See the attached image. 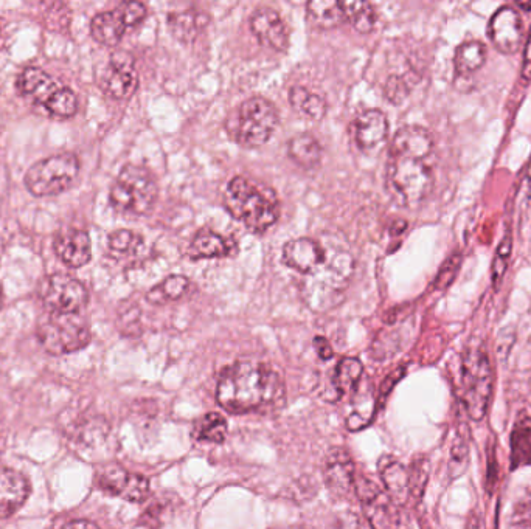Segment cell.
Returning <instances> with one entry per match:
<instances>
[{"label": "cell", "mask_w": 531, "mask_h": 529, "mask_svg": "<svg viewBox=\"0 0 531 529\" xmlns=\"http://www.w3.org/2000/svg\"><path fill=\"white\" fill-rule=\"evenodd\" d=\"M209 22L207 14L202 11L187 10L181 13H171L168 16V25L176 39L182 42L195 41L199 33L204 30Z\"/></svg>", "instance_id": "4316f807"}, {"label": "cell", "mask_w": 531, "mask_h": 529, "mask_svg": "<svg viewBox=\"0 0 531 529\" xmlns=\"http://www.w3.org/2000/svg\"><path fill=\"white\" fill-rule=\"evenodd\" d=\"M494 374L483 346H468L462 357V401L472 421H482L490 408Z\"/></svg>", "instance_id": "5b68a950"}, {"label": "cell", "mask_w": 531, "mask_h": 529, "mask_svg": "<svg viewBox=\"0 0 531 529\" xmlns=\"http://www.w3.org/2000/svg\"><path fill=\"white\" fill-rule=\"evenodd\" d=\"M323 474H325L328 489L336 497H348L356 485L353 460L344 449H339V447L328 453Z\"/></svg>", "instance_id": "ffe728a7"}, {"label": "cell", "mask_w": 531, "mask_h": 529, "mask_svg": "<svg viewBox=\"0 0 531 529\" xmlns=\"http://www.w3.org/2000/svg\"><path fill=\"white\" fill-rule=\"evenodd\" d=\"M224 205L233 218L243 222L250 232L264 233L278 219V198L272 188L236 176L227 185Z\"/></svg>", "instance_id": "3957f363"}, {"label": "cell", "mask_w": 531, "mask_h": 529, "mask_svg": "<svg viewBox=\"0 0 531 529\" xmlns=\"http://www.w3.org/2000/svg\"><path fill=\"white\" fill-rule=\"evenodd\" d=\"M190 289V281L182 275H170L167 280L157 284L146 294V300L153 305H165L167 301H176L184 297Z\"/></svg>", "instance_id": "d6a6232c"}, {"label": "cell", "mask_w": 531, "mask_h": 529, "mask_svg": "<svg viewBox=\"0 0 531 529\" xmlns=\"http://www.w3.org/2000/svg\"><path fill=\"white\" fill-rule=\"evenodd\" d=\"M466 529H483L479 517L472 516L471 519H469L468 525H466Z\"/></svg>", "instance_id": "bcb514c9"}, {"label": "cell", "mask_w": 531, "mask_h": 529, "mask_svg": "<svg viewBox=\"0 0 531 529\" xmlns=\"http://www.w3.org/2000/svg\"><path fill=\"white\" fill-rule=\"evenodd\" d=\"M36 336L53 356L77 353L91 342V331L80 314L47 312L39 320Z\"/></svg>", "instance_id": "ba28073f"}, {"label": "cell", "mask_w": 531, "mask_h": 529, "mask_svg": "<svg viewBox=\"0 0 531 529\" xmlns=\"http://www.w3.org/2000/svg\"><path fill=\"white\" fill-rule=\"evenodd\" d=\"M354 491L364 509L365 519L373 529H398L400 528V509L392 498L382 492L373 481L368 478H358Z\"/></svg>", "instance_id": "7c38bea8"}, {"label": "cell", "mask_w": 531, "mask_h": 529, "mask_svg": "<svg viewBox=\"0 0 531 529\" xmlns=\"http://www.w3.org/2000/svg\"><path fill=\"white\" fill-rule=\"evenodd\" d=\"M216 399L235 415L272 412L285 404V385L268 365L238 362L219 377Z\"/></svg>", "instance_id": "6da1fadb"}, {"label": "cell", "mask_w": 531, "mask_h": 529, "mask_svg": "<svg viewBox=\"0 0 531 529\" xmlns=\"http://www.w3.org/2000/svg\"><path fill=\"white\" fill-rule=\"evenodd\" d=\"M30 483L13 469H0V519L13 516L27 502Z\"/></svg>", "instance_id": "7402d4cb"}, {"label": "cell", "mask_w": 531, "mask_h": 529, "mask_svg": "<svg viewBox=\"0 0 531 529\" xmlns=\"http://www.w3.org/2000/svg\"><path fill=\"white\" fill-rule=\"evenodd\" d=\"M491 42L500 53L513 55L521 49L524 39V25L518 11L511 7H502L491 18L490 28Z\"/></svg>", "instance_id": "9a60e30c"}, {"label": "cell", "mask_w": 531, "mask_h": 529, "mask_svg": "<svg viewBox=\"0 0 531 529\" xmlns=\"http://www.w3.org/2000/svg\"><path fill=\"white\" fill-rule=\"evenodd\" d=\"M18 90L22 97L42 106L52 117L70 118L77 114V94L39 67L30 66L22 70Z\"/></svg>", "instance_id": "8992f818"}, {"label": "cell", "mask_w": 531, "mask_h": 529, "mask_svg": "<svg viewBox=\"0 0 531 529\" xmlns=\"http://www.w3.org/2000/svg\"><path fill=\"white\" fill-rule=\"evenodd\" d=\"M278 126V111L274 103L263 97H252L241 104L236 118V140L244 148L266 145Z\"/></svg>", "instance_id": "30bf717a"}, {"label": "cell", "mask_w": 531, "mask_h": 529, "mask_svg": "<svg viewBox=\"0 0 531 529\" xmlns=\"http://www.w3.org/2000/svg\"><path fill=\"white\" fill-rule=\"evenodd\" d=\"M342 10H344L345 19L353 25L356 32L370 33L376 24V11L372 4L362 2V0H348V2H341Z\"/></svg>", "instance_id": "1f68e13d"}, {"label": "cell", "mask_w": 531, "mask_h": 529, "mask_svg": "<svg viewBox=\"0 0 531 529\" xmlns=\"http://www.w3.org/2000/svg\"><path fill=\"white\" fill-rule=\"evenodd\" d=\"M518 7L522 8V10H531V4H522V2H519Z\"/></svg>", "instance_id": "7dc6e473"}, {"label": "cell", "mask_w": 531, "mask_h": 529, "mask_svg": "<svg viewBox=\"0 0 531 529\" xmlns=\"http://www.w3.org/2000/svg\"><path fill=\"white\" fill-rule=\"evenodd\" d=\"M196 436L205 443H223L227 436L226 418L218 413H209L196 427Z\"/></svg>", "instance_id": "836d02e7"}, {"label": "cell", "mask_w": 531, "mask_h": 529, "mask_svg": "<svg viewBox=\"0 0 531 529\" xmlns=\"http://www.w3.org/2000/svg\"><path fill=\"white\" fill-rule=\"evenodd\" d=\"M95 483L105 494L123 498L126 502L142 503L150 495V481L142 475L129 474L120 466L100 469Z\"/></svg>", "instance_id": "4fadbf2b"}, {"label": "cell", "mask_w": 531, "mask_h": 529, "mask_svg": "<svg viewBox=\"0 0 531 529\" xmlns=\"http://www.w3.org/2000/svg\"><path fill=\"white\" fill-rule=\"evenodd\" d=\"M0 308H2V286H0Z\"/></svg>", "instance_id": "c3c4849f"}, {"label": "cell", "mask_w": 531, "mask_h": 529, "mask_svg": "<svg viewBox=\"0 0 531 529\" xmlns=\"http://www.w3.org/2000/svg\"><path fill=\"white\" fill-rule=\"evenodd\" d=\"M309 24L319 30H331L344 22L345 14L341 2L336 0H311L306 5Z\"/></svg>", "instance_id": "484cf974"}, {"label": "cell", "mask_w": 531, "mask_h": 529, "mask_svg": "<svg viewBox=\"0 0 531 529\" xmlns=\"http://www.w3.org/2000/svg\"><path fill=\"white\" fill-rule=\"evenodd\" d=\"M511 253V236L507 235L502 241V244L497 250L496 260H494L493 277L494 284H499L500 278L504 277V272L507 270L508 258Z\"/></svg>", "instance_id": "f35d334b"}, {"label": "cell", "mask_w": 531, "mask_h": 529, "mask_svg": "<svg viewBox=\"0 0 531 529\" xmlns=\"http://www.w3.org/2000/svg\"><path fill=\"white\" fill-rule=\"evenodd\" d=\"M288 154L297 165L314 168L322 159V146L313 135L300 134L288 143Z\"/></svg>", "instance_id": "4dcf8cb0"}, {"label": "cell", "mask_w": 531, "mask_h": 529, "mask_svg": "<svg viewBox=\"0 0 531 529\" xmlns=\"http://www.w3.org/2000/svg\"><path fill=\"white\" fill-rule=\"evenodd\" d=\"M128 28L122 11L117 7L115 10L103 11L92 19L91 35L100 44L115 47L122 42Z\"/></svg>", "instance_id": "cb8c5ba5"}, {"label": "cell", "mask_w": 531, "mask_h": 529, "mask_svg": "<svg viewBox=\"0 0 531 529\" xmlns=\"http://www.w3.org/2000/svg\"><path fill=\"white\" fill-rule=\"evenodd\" d=\"M468 443L463 440H457L451 455V474L462 475L468 467Z\"/></svg>", "instance_id": "ab89813d"}, {"label": "cell", "mask_w": 531, "mask_h": 529, "mask_svg": "<svg viewBox=\"0 0 531 529\" xmlns=\"http://www.w3.org/2000/svg\"><path fill=\"white\" fill-rule=\"evenodd\" d=\"M39 297L49 312L80 314L89 301V292L77 278L66 274H53L42 281Z\"/></svg>", "instance_id": "8fae6325"}, {"label": "cell", "mask_w": 531, "mask_h": 529, "mask_svg": "<svg viewBox=\"0 0 531 529\" xmlns=\"http://www.w3.org/2000/svg\"><path fill=\"white\" fill-rule=\"evenodd\" d=\"M522 78L531 81V28L527 42H525L524 64H522Z\"/></svg>", "instance_id": "ee69618b"}, {"label": "cell", "mask_w": 531, "mask_h": 529, "mask_svg": "<svg viewBox=\"0 0 531 529\" xmlns=\"http://www.w3.org/2000/svg\"><path fill=\"white\" fill-rule=\"evenodd\" d=\"M142 244V236L131 230H117L109 235V249L117 253L136 252Z\"/></svg>", "instance_id": "d590c367"}, {"label": "cell", "mask_w": 531, "mask_h": 529, "mask_svg": "<svg viewBox=\"0 0 531 529\" xmlns=\"http://www.w3.org/2000/svg\"><path fill=\"white\" fill-rule=\"evenodd\" d=\"M235 249L236 244L232 238H224L212 230L202 229L191 241L188 256L193 261L213 260V258H226L232 255Z\"/></svg>", "instance_id": "603a6c76"}, {"label": "cell", "mask_w": 531, "mask_h": 529, "mask_svg": "<svg viewBox=\"0 0 531 529\" xmlns=\"http://www.w3.org/2000/svg\"><path fill=\"white\" fill-rule=\"evenodd\" d=\"M118 10L122 11L123 18H125L129 28L142 24L146 14H148L145 5L140 4V2H123V4L118 5Z\"/></svg>", "instance_id": "8d00e7d4"}, {"label": "cell", "mask_w": 531, "mask_h": 529, "mask_svg": "<svg viewBox=\"0 0 531 529\" xmlns=\"http://www.w3.org/2000/svg\"><path fill=\"white\" fill-rule=\"evenodd\" d=\"M78 173L80 159L75 154H55L30 166L24 184L35 198H52L69 190Z\"/></svg>", "instance_id": "9c48e42d"}, {"label": "cell", "mask_w": 531, "mask_h": 529, "mask_svg": "<svg viewBox=\"0 0 531 529\" xmlns=\"http://www.w3.org/2000/svg\"><path fill=\"white\" fill-rule=\"evenodd\" d=\"M351 131H353L354 143L358 145L362 153L370 154L373 151H379V148L386 143L387 135H389V120L386 114L379 109H367L354 118Z\"/></svg>", "instance_id": "e0dca14e"}, {"label": "cell", "mask_w": 531, "mask_h": 529, "mask_svg": "<svg viewBox=\"0 0 531 529\" xmlns=\"http://www.w3.org/2000/svg\"><path fill=\"white\" fill-rule=\"evenodd\" d=\"M250 28L261 44L275 52H286L289 47V28L277 10L260 7L250 16Z\"/></svg>", "instance_id": "2e32d148"}, {"label": "cell", "mask_w": 531, "mask_h": 529, "mask_svg": "<svg viewBox=\"0 0 531 529\" xmlns=\"http://www.w3.org/2000/svg\"><path fill=\"white\" fill-rule=\"evenodd\" d=\"M531 463V427L519 422L513 433V464Z\"/></svg>", "instance_id": "e575fe53"}, {"label": "cell", "mask_w": 531, "mask_h": 529, "mask_svg": "<svg viewBox=\"0 0 531 529\" xmlns=\"http://www.w3.org/2000/svg\"><path fill=\"white\" fill-rule=\"evenodd\" d=\"M381 477L387 489V495L392 498L396 505H404L410 495L409 471L403 464L389 460L382 464Z\"/></svg>", "instance_id": "d4e9b609"}, {"label": "cell", "mask_w": 531, "mask_h": 529, "mask_svg": "<svg viewBox=\"0 0 531 529\" xmlns=\"http://www.w3.org/2000/svg\"><path fill=\"white\" fill-rule=\"evenodd\" d=\"M319 241L325 249V256L316 270L303 277L300 292L309 309L325 312L341 305L344 300L353 278L354 260L350 250L336 243L333 236H322Z\"/></svg>", "instance_id": "7a4b0ae2"}, {"label": "cell", "mask_w": 531, "mask_h": 529, "mask_svg": "<svg viewBox=\"0 0 531 529\" xmlns=\"http://www.w3.org/2000/svg\"><path fill=\"white\" fill-rule=\"evenodd\" d=\"M314 348H316L317 354L322 360H330L334 356L333 348H331L325 337H316L314 339Z\"/></svg>", "instance_id": "7bdbcfd3"}, {"label": "cell", "mask_w": 531, "mask_h": 529, "mask_svg": "<svg viewBox=\"0 0 531 529\" xmlns=\"http://www.w3.org/2000/svg\"><path fill=\"white\" fill-rule=\"evenodd\" d=\"M59 529H100L95 523L89 522V520H75V522L67 523V525L61 526Z\"/></svg>", "instance_id": "f6af8a7d"}, {"label": "cell", "mask_w": 531, "mask_h": 529, "mask_svg": "<svg viewBox=\"0 0 531 529\" xmlns=\"http://www.w3.org/2000/svg\"><path fill=\"white\" fill-rule=\"evenodd\" d=\"M390 198L401 207H418L429 198L434 188L431 160L389 156L386 176Z\"/></svg>", "instance_id": "277c9868"}, {"label": "cell", "mask_w": 531, "mask_h": 529, "mask_svg": "<svg viewBox=\"0 0 531 529\" xmlns=\"http://www.w3.org/2000/svg\"><path fill=\"white\" fill-rule=\"evenodd\" d=\"M289 103L295 111L311 120H322L327 115V101L306 87H292L289 90Z\"/></svg>", "instance_id": "f546056e"}, {"label": "cell", "mask_w": 531, "mask_h": 529, "mask_svg": "<svg viewBox=\"0 0 531 529\" xmlns=\"http://www.w3.org/2000/svg\"><path fill=\"white\" fill-rule=\"evenodd\" d=\"M434 149V137L431 132L421 126L410 125L396 132L390 143V156L432 160Z\"/></svg>", "instance_id": "ac0fdd59"}, {"label": "cell", "mask_w": 531, "mask_h": 529, "mask_svg": "<svg viewBox=\"0 0 531 529\" xmlns=\"http://www.w3.org/2000/svg\"><path fill=\"white\" fill-rule=\"evenodd\" d=\"M53 250L70 269L86 266L92 258L91 236L84 230L67 229L56 235Z\"/></svg>", "instance_id": "d6986e66"}, {"label": "cell", "mask_w": 531, "mask_h": 529, "mask_svg": "<svg viewBox=\"0 0 531 529\" xmlns=\"http://www.w3.org/2000/svg\"><path fill=\"white\" fill-rule=\"evenodd\" d=\"M410 477V495H418L420 497L423 494L424 486L427 481V463L413 464L412 471L409 472Z\"/></svg>", "instance_id": "60d3db41"}, {"label": "cell", "mask_w": 531, "mask_h": 529, "mask_svg": "<svg viewBox=\"0 0 531 529\" xmlns=\"http://www.w3.org/2000/svg\"><path fill=\"white\" fill-rule=\"evenodd\" d=\"M159 187L150 171L140 165H126L109 191V201L118 213L148 215L156 204Z\"/></svg>", "instance_id": "52a82bcc"}, {"label": "cell", "mask_w": 531, "mask_h": 529, "mask_svg": "<svg viewBox=\"0 0 531 529\" xmlns=\"http://www.w3.org/2000/svg\"><path fill=\"white\" fill-rule=\"evenodd\" d=\"M409 92L410 83H407L406 78L392 77L387 80L386 98L390 103H401L409 95Z\"/></svg>", "instance_id": "74e56055"}, {"label": "cell", "mask_w": 531, "mask_h": 529, "mask_svg": "<svg viewBox=\"0 0 531 529\" xmlns=\"http://www.w3.org/2000/svg\"><path fill=\"white\" fill-rule=\"evenodd\" d=\"M331 529H365V526L356 514H341Z\"/></svg>", "instance_id": "b9f144b4"}, {"label": "cell", "mask_w": 531, "mask_h": 529, "mask_svg": "<svg viewBox=\"0 0 531 529\" xmlns=\"http://www.w3.org/2000/svg\"><path fill=\"white\" fill-rule=\"evenodd\" d=\"M362 373H364V367H362L361 360L354 359V357H344L337 364L333 381H331V390L334 393L333 401H339L342 396L358 387Z\"/></svg>", "instance_id": "83f0119b"}, {"label": "cell", "mask_w": 531, "mask_h": 529, "mask_svg": "<svg viewBox=\"0 0 531 529\" xmlns=\"http://www.w3.org/2000/svg\"><path fill=\"white\" fill-rule=\"evenodd\" d=\"M101 89L114 100H128L136 94L139 87V75L136 64L129 53H112L109 66L100 78Z\"/></svg>", "instance_id": "5bb4252c"}, {"label": "cell", "mask_w": 531, "mask_h": 529, "mask_svg": "<svg viewBox=\"0 0 531 529\" xmlns=\"http://www.w3.org/2000/svg\"><path fill=\"white\" fill-rule=\"evenodd\" d=\"M486 61V47L480 41H466L455 50L454 69L459 78L477 72Z\"/></svg>", "instance_id": "f1b7e54d"}, {"label": "cell", "mask_w": 531, "mask_h": 529, "mask_svg": "<svg viewBox=\"0 0 531 529\" xmlns=\"http://www.w3.org/2000/svg\"><path fill=\"white\" fill-rule=\"evenodd\" d=\"M325 249L313 238L292 239L283 247V263L303 277L316 270L323 261Z\"/></svg>", "instance_id": "44dd1931"}]
</instances>
